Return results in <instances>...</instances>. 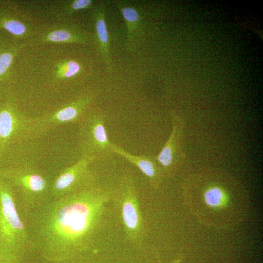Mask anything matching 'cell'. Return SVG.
Wrapping results in <instances>:
<instances>
[{"label": "cell", "mask_w": 263, "mask_h": 263, "mask_svg": "<svg viewBox=\"0 0 263 263\" xmlns=\"http://www.w3.org/2000/svg\"><path fill=\"white\" fill-rule=\"evenodd\" d=\"M29 119L13 100L0 104V161L12 143L24 140Z\"/></svg>", "instance_id": "obj_10"}, {"label": "cell", "mask_w": 263, "mask_h": 263, "mask_svg": "<svg viewBox=\"0 0 263 263\" xmlns=\"http://www.w3.org/2000/svg\"><path fill=\"white\" fill-rule=\"evenodd\" d=\"M0 177L13 188L17 206L25 215L51 199V182L39 169L29 164L0 169Z\"/></svg>", "instance_id": "obj_4"}, {"label": "cell", "mask_w": 263, "mask_h": 263, "mask_svg": "<svg viewBox=\"0 0 263 263\" xmlns=\"http://www.w3.org/2000/svg\"><path fill=\"white\" fill-rule=\"evenodd\" d=\"M112 150L113 153L121 155L138 168L146 177L152 188H159L164 177L155 157L133 155L113 144L112 145Z\"/></svg>", "instance_id": "obj_13"}, {"label": "cell", "mask_w": 263, "mask_h": 263, "mask_svg": "<svg viewBox=\"0 0 263 263\" xmlns=\"http://www.w3.org/2000/svg\"><path fill=\"white\" fill-rule=\"evenodd\" d=\"M185 203L202 223L221 228L234 227L249 211L247 191L229 173L207 169L186 177L182 184Z\"/></svg>", "instance_id": "obj_2"}, {"label": "cell", "mask_w": 263, "mask_h": 263, "mask_svg": "<svg viewBox=\"0 0 263 263\" xmlns=\"http://www.w3.org/2000/svg\"><path fill=\"white\" fill-rule=\"evenodd\" d=\"M92 8L91 18L94 23L97 50L107 71L111 72L113 63L110 54L109 34L106 20V6L104 2H101Z\"/></svg>", "instance_id": "obj_11"}, {"label": "cell", "mask_w": 263, "mask_h": 263, "mask_svg": "<svg viewBox=\"0 0 263 263\" xmlns=\"http://www.w3.org/2000/svg\"><path fill=\"white\" fill-rule=\"evenodd\" d=\"M0 28L18 38L27 37L30 30L27 25L17 18L0 11Z\"/></svg>", "instance_id": "obj_15"}, {"label": "cell", "mask_w": 263, "mask_h": 263, "mask_svg": "<svg viewBox=\"0 0 263 263\" xmlns=\"http://www.w3.org/2000/svg\"><path fill=\"white\" fill-rule=\"evenodd\" d=\"M31 246L29 232L20 216L14 190L0 177V263H22Z\"/></svg>", "instance_id": "obj_3"}, {"label": "cell", "mask_w": 263, "mask_h": 263, "mask_svg": "<svg viewBox=\"0 0 263 263\" xmlns=\"http://www.w3.org/2000/svg\"><path fill=\"white\" fill-rule=\"evenodd\" d=\"M115 5L120 12L127 29L126 46L130 51L136 46L137 40L142 28V17L134 6L122 1H116Z\"/></svg>", "instance_id": "obj_14"}, {"label": "cell", "mask_w": 263, "mask_h": 263, "mask_svg": "<svg viewBox=\"0 0 263 263\" xmlns=\"http://www.w3.org/2000/svg\"><path fill=\"white\" fill-rule=\"evenodd\" d=\"M81 69L80 64L75 60H61L56 65L54 76L57 80L67 79L78 74Z\"/></svg>", "instance_id": "obj_17"}, {"label": "cell", "mask_w": 263, "mask_h": 263, "mask_svg": "<svg viewBox=\"0 0 263 263\" xmlns=\"http://www.w3.org/2000/svg\"><path fill=\"white\" fill-rule=\"evenodd\" d=\"M22 45L10 43L0 47V81L6 78Z\"/></svg>", "instance_id": "obj_16"}, {"label": "cell", "mask_w": 263, "mask_h": 263, "mask_svg": "<svg viewBox=\"0 0 263 263\" xmlns=\"http://www.w3.org/2000/svg\"><path fill=\"white\" fill-rule=\"evenodd\" d=\"M183 260L182 257H178L173 259L171 261L166 263H181ZM158 263H163L160 261H159Z\"/></svg>", "instance_id": "obj_18"}, {"label": "cell", "mask_w": 263, "mask_h": 263, "mask_svg": "<svg viewBox=\"0 0 263 263\" xmlns=\"http://www.w3.org/2000/svg\"><path fill=\"white\" fill-rule=\"evenodd\" d=\"M78 124V145L81 157L105 158L113 153L105 128V115L93 107Z\"/></svg>", "instance_id": "obj_7"}, {"label": "cell", "mask_w": 263, "mask_h": 263, "mask_svg": "<svg viewBox=\"0 0 263 263\" xmlns=\"http://www.w3.org/2000/svg\"><path fill=\"white\" fill-rule=\"evenodd\" d=\"M95 159L81 157L74 165L62 169L51 184V199H57L97 185V177L90 168Z\"/></svg>", "instance_id": "obj_8"}, {"label": "cell", "mask_w": 263, "mask_h": 263, "mask_svg": "<svg viewBox=\"0 0 263 263\" xmlns=\"http://www.w3.org/2000/svg\"><path fill=\"white\" fill-rule=\"evenodd\" d=\"M95 95L84 93L61 107L36 117H30L24 140L37 138L48 131L62 125L78 123L93 107Z\"/></svg>", "instance_id": "obj_6"}, {"label": "cell", "mask_w": 263, "mask_h": 263, "mask_svg": "<svg viewBox=\"0 0 263 263\" xmlns=\"http://www.w3.org/2000/svg\"><path fill=\"white\" fill-rule=\"evenodd\" d=\"M113 194V189L97 184L50 199L28 215L32 246L52 262L69 261L88 250Z\"/></svg>", "instance_id": "obj_1"}, {"label": "cell", "mask_w": 263, "mask_h": 263, "mask_svg": "<svg viewBox=\"0 0 263 263\" xmlns=\"http://www.w3.org/2000/svg\"><path fill=\"white\" fill-rule=\"evenodd\" d=\"M172 130L170 136L155 159L164 178L174 176L184 164L186 154L184 150L185 122L177 112H170Z\"/></svg>", "instance_id": "obj_9"}, {"label": "cell", "mask_w": 263, "mask_h": 263, "mask_svg": "<svg viewBox=\"0 0 263 263\" xmlns=\"http://www.w3.org/2000/svg\"><path fill=\"white\" fill-rule=\"evenodd\" d=\"M112 201L118 207L128 240L135 245L141 244L145 236V225L137 187L132 175L125 173L120 176L113 189Z\"/></svg>", "instance_id": "obj_5"}, {"label": "cell", "mask_w": 263, "mask_h": 263, "mask_svg": "<svg viewBox=\"0 0 263 263\" xmlns=\"http://www.w3.org/2000/svg\"><path fill=\"white\" fill-rule=\"evenodd\" d=\"M43 42L87 44L90 37L87 31L75 25L56 24L49 27L39 37Z\"/></svg>", "instance_id": "obj_12"}]
</instances>
